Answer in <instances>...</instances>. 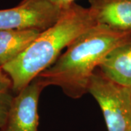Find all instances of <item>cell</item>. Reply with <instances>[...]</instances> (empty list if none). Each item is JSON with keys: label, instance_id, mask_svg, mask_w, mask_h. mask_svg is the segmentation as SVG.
I'll use <instances>...</instances> for the list:
<instances>
[{"label": "cell", "instance_id": "cell-5", "mask_svg": "<svg viewBox=\"0 0 131 131\" xmlns=\"http://www.w3.org/2000/svg\"><path fill=\"white\" fill-rule=\"evenodd\" d=\"M44 88L42 83L35 78L16 93L1 131H37L38 102Z\"/></svg>", "mask_w": 131, "mask_h": 131}, {"label": "cell", "instance_id": "cell-2", "mask_svg": "<svg viewBox=\"0 0 131 131\" xmlns=\"http://www.w3.org/2000/svg\"><path fill=\"white\" fill-rule=\"evenodd\" d=\"M97 25L89 7L75 3L64 8L61 17L18 56L4 65L14 93H18L56 61L60 53L81 34Z\"/></svg>", "mask_w": 131, "mask_h": 131}, {"label": "cell", "instance_id": "cell-8", "mask_svg": "<svg viewBox=\"0 0 131 131\" xmlns=\"http://www.w3.org/2000/svg\"><path fill=\"white\" fill-rule=\"evenodd\" d=\"M40 33L34 29L0 30V68L18 56Z\"/></svg>", "mask_w": 131, "mask_h": 131}, {"label": "cell", "instance_id": "cell-7", "mask_svg": "<svg viewBox=\"0 0 131 131\" xmlns=\"http://www.w3.org/2000/svg\"><path fill=\"white\" fill-rule=\"evenodd\" d=\"M98 69L108 80L131 88V41L109 52L101 61Z\"/></svg>", "mask_w": 131, "mask_h": 131}, {"label": "cell", "instance_id": "cell-3", "mask_svg": "<svg viewBox=\"0 0 131 131\" xmlns=\"http://www.w3.org/2000/svg\"><path fill=\"white\" fill-rule=\"evenodd\" d=\"M88 93L101 108L108 131L131 130V88L108 80L98 68L90 80Z\"/></svg>", "mask_w": 131, "mask_h": 131}, {"label": "cell", "instance_id": "cell-6", "mask_svg": "<svg viewBox=\"0 0 131 131\" xmlns=\"http://www.w3.org/2000/svg\"><path fill=\"white\" fill-rule=\"evenodd\" d=\"M97 25L131 38V0H89Z\"/></svg>", "mask_w": 131, "mask_h": 131}, {"label": "cell", "instance_id": "cell-11", "mask_svg": "<svg viewBox=\"0 0 131 131\" xmlns=\"http://www.w3.org/2000/svg\"><path fill=\"white\" fill-rule=\"evenodd\" d=\"M130 131H131V130H130Z\"/></svg>", "mask_w": 131, "mask_h": 131}, {"label": "cell", "instance_id": "cell-4", "mask_svg": "<svg viewBox=\"0 0 131 131\" xmlns=\"http://www.w3.org/2000/svg\"><path fill=\"white\" fill-rule=\"evenodd\" d=\"M64 8L47 0H23L15 7L0 9V30L34 29L42 32L56 24Z\"/></svg>", "mask_w": 131, "mask_h": 131}, {"label": "cell", "instance_id": "cell-10", "mask_svg": "<svg viewBox=\"0 0 131 131\" xmlns=\"http://www.w3.org/2000/svg\"><path fill=\"white\" fill-rule=\"evenodd\" d=\"M24 1H28V0H24ZM47 1L62 7H66L71 4L74 3L75 0H47Z\"/></svg>", "mask_w": 131, "mask_h": 131}, {"label": "cell", "instance_id": "cell-1", "mask_svg": "<svg viewBox=\"0 0 131 131\" xmlns=\"http://www.w3.org/2000/svg\"><path fill=\"white\" fill-rule=\"evenodd\" d=\"M131 38L95 25L69 45L64 53L36 77L42 85H56L69 97L88 93L90 80L99 63L114 48Z\"/></svg>", "mask_w": 131, "mask_h": 131}, {"label": "cell", "instance_id": "cell-9", "mask_svg": "<svg viewBox=\"0 0 131 131\" xmlns=\"http://www.w3.org/2000/svg\"><path fill=\"white\" fill-rule=\"evenodd\" d=\"M13 84L8 75L0 68V129L5 125L12 101L14 98Z\"/></svg>", "mask_w": 131, "mask_h": 131}]
</instances>
